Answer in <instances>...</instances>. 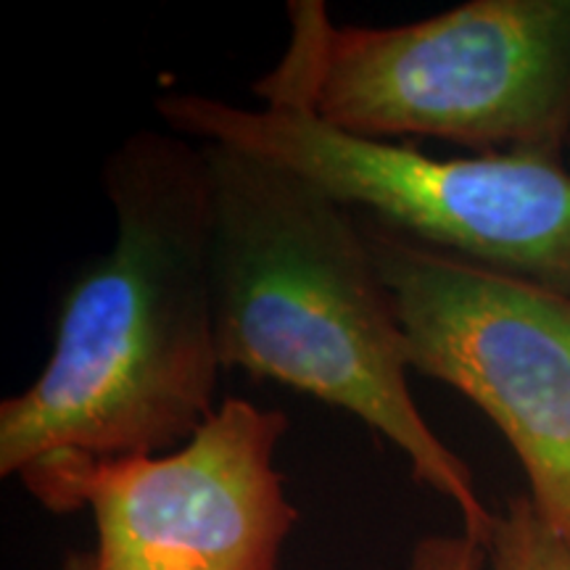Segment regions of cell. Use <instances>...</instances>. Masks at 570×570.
<instances>
[{
	"label": "cell",
	"instance_id": "cell-5",
	"mask_svg": "<svg viewBox=\"0 0 570 570\" xmlns=\"http://www.w3.org/2000/svg\"><path fill=\"white\" fill-rule=\"evenodd\" d=\"M412 373L446 383L499 428L529 499L570 541V296L491 273L362 219Z\"/></svg>",
	"mask_w": 570,
	"mask_h": 570
},
{
	"label": "cell",
	"instance_id": "cell-7",
	"mask_svg": "<svg viewBox=\"0 0 570 570\" xmlns=\"http://www.w3.org/2000/svg\"><path fill=\"white\" fill-rule=\"evenodd\" d=\"M487 558L491 570H570V541L539 518L529 494H518L497 512Z\"/></svg>",
	"mask_w": 570,
	"mask_h": 570
},
{
	"label": "cell",
	"instance_id": "cell-10",
	"mask_svg": "<svg viewBox=\"0 0 570 570\" xmlns=\"http://www.w3.org/2000/svg\"><path fill=\"white\" fill-rule=\"evenodd\" d=\"M566 164L570 167V142H568V151H566Z\"/></svg>",
	"mask_w": 570,
	"mask_h": 570
},
{
	"label": "cell",
	"instance_id": "cell-9",
	"mask_svg": "<svg viewBox=\"0 0 570 570\" xmlns=\"http://www.w3.org/2000/svg\"><path fill=\"white\" fill-rule=\"evenodd\" d=\"M63 570H96L92 552H71L67 562H63Z\"/></svg>",
	"mask_w": 570,
	"mask_h": 570
},
{
	"label": "cell",
	"instance_id": "cell-4",
	"mask_svg": "<svg viewBox=\"0 0 570 570\" xmlns=\"http://www.w3.org/2000/svg\"><path fill=\"white\" fill-rule=\"evenodd\" d=\"M167 130L306 177L360 219L491 273L570 296V167L558 156H431L354 138L291 106L164 92Z\"/></svg>",
	"mask_w": 570,
	"mask_h": 570
},
{
	"label": "cell",
	"instance_id": "cell-3",
	"mask_svg": "<svg viewBox=\"0 0 570 570\" xmlns=\"http://www.w3.org/2000/svg\"><path fill=\"white\" fill-rule=\"evenodd\" d=\"M288 27L254 82L262 106L365 140L566 159L570 0H470L396 27H344L323 0H291Z\"/></svg>",
	"mask_w": 570,
	"mask_h": 570
},
{
	"label": "cell",
	"instance_id": "cell-6",
	"mask_svg": "<svg viewBox=\"0 0 570 570\" xmlns=\"http://www.w3.org/2000/svg\"><path fill=\"white\" fill-rule=\"evenodd\" d=\"M281 410L227 396L164 454H56L19 473L51 512L90 510L96 570H277L298 512L275 468Z\"/></svg>",
	"mask_w": 570,
	"mask_h": 570
},
{
	"label": "cell",
	"instance_id": "cell-1",
	"mask_svg": "<svg viewBox=\"0 0 570 570\" xmlns=\"http://www.w3.org/2000/svg\"><path fill=\"white\" fill-rule=\"evenodd\" d=\"M114 238L71 281L40 375L0 404V475L56 454L183 446L217 404L212 180L202 142L138 130L104 164Z\"/></svg>",
	"mask_w": 570,
	"mask_h": 570
},
{
	"label": "cell",
	"instance_id": "cell-8",
	"mask_svg": "<svg viewBox=\"0 0 570 570\" xmlns=\"http://www.w3.org/2000/svg\"><path fill=\"white\" fill-rule=\"evenodd\" d=\"M487 547L465 531L423 537L410 554L407 570H487Z\"/></svg>",
	"mask_w": 570,
	"mask_h": 570
},
{
	"label": "cell",
	"instance_id": "cell-2",
	"mask_svg": "<svg viewBox=\"0 0 570 570\" xmlns=\"http://www.w3.org/2000/svg\"><path fill=\"white\" fill-rule=\"evenodd\" d=\"M212 180V288L225 370L285 383L360 417L489 544L497 512L410 389L407 338L365 227L306 177L202 142Z\"/></svg>",
	"mask_w": 570,
	"mask_h": 570
}]
</instances>
